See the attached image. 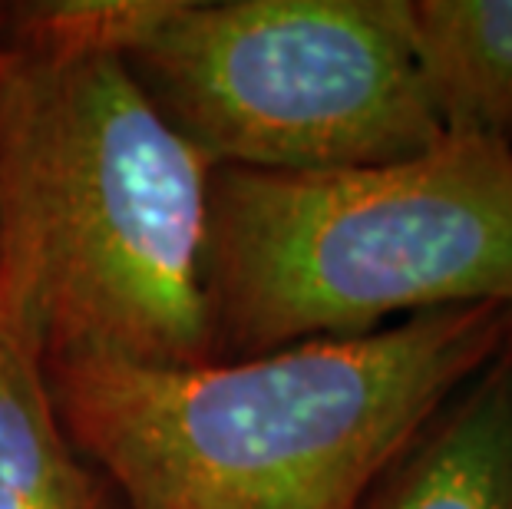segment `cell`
<instances>
[{"label":"cell","instance_id":"1","mask_svg":"<svg viewBox=\"0 0 512 509\" xmlns=\"http://www.w3.org/2000/svg\"><path fill=\"white\" fill-rule=\"evenodd\" d=\"M509 341L512 308L470 305L199 364L67 354L43 381L123 509H361Z\"/></svg>","mask_w":512,"mask_h":509},{"label":"cell","instance_id":"2","mask_svg":"<svg viewBox=\"0 0 512 509\" xmlns=\"http://www.w3.org/2000/svg\"><path fill=\"white\" fill-rule=\"evenodd\" d=\"M212 172L116 53L4 40L0 334L40 367L212 361Z\"/></svg>","mask_w":512,"mask_h":509},{"label":"cell","instance_id":"3","mask_svg":"<svg viewBox=\"0 0 512 509\" xmlns=\"http://www.w3.org/2000/svg\"><path fill=\"white\" fill-rule=\"evenodd\" d=\"M205 291L215 357L512 308V146L446 136L380 166L215 169Z\"/></svg>","mask_w":512,"mask_h":509},{"label":"cell","instance_id":"4","mask_svg":"<svg viewBox=\"0 0 512 509\" xmlns=\"http://www.w3.org/2000/svg\"><path fill=\"white\" fill-rule=\"evenodd\" d=\"M119 60L215 169H357L446 139L403 0H146Z\"/></svg>","mask_w":512,"mask_h":509},{"label":"cell","instance_id":"5","mask_svg":"<svg viewBox=\"0 0 512 509\" xmlns=\"http://www.w3.org/2000/svg\"><path fill=\"white\" fill-rule=\"evenodd\" d=\"M361 509H512V341L446 400Z\"/></svg>","mask_w":512,"mask_h":509},{"label":"cell","instance_id":"6","mask_svg":"<svg viewBox=\"0 0 512 509\" xmlns=\"http://www.w3.org/2000/svg\"><path fill=\"white\" fill-rule=\"evenodd\" d=\"M403 30L443 133L512 146V0H403Z\"/></svg>","mask_w":512,"mask_h":509},{"label":"cell","instance_id":"7","mask_svg":"<svg viewBox=\"0 0 512 509\" xmlns=\"http://www.w3.org/2000/svg\"><path fill=\"white\" fill-rule=\"evenodd\" d=\"M0 509H123L73 447L43 367L0 334Z\"/></svg>","mask_w":512,"mask_h":509},{"label":"cell","instance_id":"8","mask_svg":"<svg viewBox=\"0 0 512 509\" xmlns=\"http://www.w3.org/2000/svg\"><path fill=\"white\" fill-rule=\"evenodd\" d=\"M0 57H4V30H0Z\"/></svg>","mask_w":512,"mask_h":509}]
</instances>
